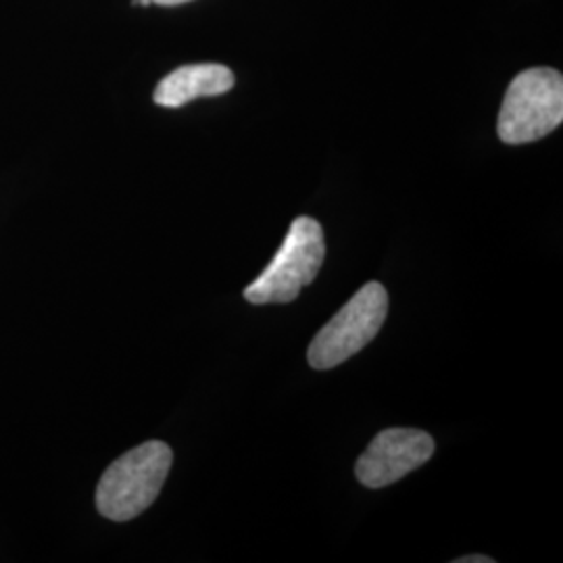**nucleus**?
I'll return each instance as SVG.
<instances>
[{"label":"nucleus","mask_w":563,"mask_h":563,"mask_svg":"<svg viewBox=\"0 0 563 563\" xmlns=\"http://www.w3.org/2000/svg\"><path fill=\"white\" fill-rule=\"evenodd\" d=\"M186 2H190V0H151V4H162V7H178Z\"/></svg>","instance_id":"8"},{"label":"nucleus","mask_w":563,"mask_h":563,"mask_svg":"<svg viewBox=\"0 0 563 563\" xmlns=\"http://www.w3.org/2000/svg\"><path fill=\"white\" fill-rule=\"evenodd\" d=\"M325 260V242L320 222L297 218L280 251L263 269L262 276L244 288V299L253 305L292 302L302 288L318 278Z\"/></svg>","instance_id":"3"},{"label":"nucleus","mask_w":563,"mask_h":563,"mask_svg":"<svg viewBox=\"0 0 563 563\" xmlns=\"http://www.w3.org/2000/svg\"><path fill=\"white\" fill-rule=\"evenodd\" d=\"M434 455V439L416 428L383 430L355 465L357 481L367 488H384L405 478Z\"/></svg>","instance_id":"5"},{"label":"nucleus","mask_w":563,"mask_h":563,"mask_svg":"<svg viewBox=\"0 0 563 563\" xmlns=\"http://www.w3.org/2000/svg\"><path fill=\"white\" fill-rule=\"evenodd\" d=\"M174 453L162 441L141 444L111 463L97 488V509L111 522H128L155 504Z\"/></svg>","instance_id":"1"},{"label":"nucleus","mask_w":563,"mask_h":563,"mask_svg":"<svg viewBox=\"0 0 563 563\" xmlns=\"http://www.w3.org/2000/svg\"><path fill=\"white\" fill-rule=\"evenodd\" d=\"M234 88V74L220 63L181 65L165 76L155 88L153 101L159 107L178 109L201 97H220Z\"/></svg>","instance_id":"6"},{"label":"nucleus","mask_w":563,"mask_h":563,"mask_svg":"<svg viewBox=\"0 0 563 563\" xmlns=\"http://www.w3.org/2000/svg\"><path fill=\"white\" fill-rule=\"evenodd\" d=\"M562 121V74L551 67H532L509 84L497 132L505 144H528L551 134Z\"/></svg>","instance_id":"2"},{"label":"nucleus","mask_w":563,"mask_h":563,"mask_svg":"<svg viewBox=\"0 0 563 563\" xmlns=\"http://www.w3.org/2000/svg\"><path fill=\"white\" fill-rule=\"evenodd\" d=\"M495 560L488 555H467V558H460L457 563H493Z\"/></svg>","instance_id":"7"},{"label":"nucleus","mask_w":563,"mask_h":563,"mask_svg":"<svg viewBox=\"0 0 563 563\" xmlns=\"http://www.w3.org/2000/svg\"><path fill=\"white\" fill-rule=\"evenodd\" d=\"M388 316V292L380 282L362 290L323 325L309 344L307 360L313 369H332L357 355L374 341Z\"/></svg>","instance_id":"4"}]
</instances>
